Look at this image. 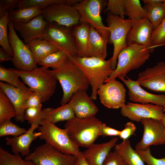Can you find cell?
I'll return each mask as SVG.
<instances>
[{"label": "cell", "mask_w": 165, "mask_h": 165, "mask_svg": "<svg viewBox=\"0 0 165 165\" xmlns=\"http://www.w3.org/2000/svg\"><path fill=\"white\" fill-rule=\"evenodd\" d=\"M69 59L88 80L91 87L90 97L93 100H96L98 89L105 83L114 70L111 66V58L107 60L96 57L77 56Z\"/></svg>", "instance_id": "6da1fadb"}, {"label": "cell", "mask_w": 165, "mask_h": 165, "mask_svg": "<svg viewBox=\"0 0 165 165\" xmlns=\"http://www.w3.org/2000/svg\"><path fill=\"white\" fill-rule=\"evenodd\" d=\"M49 71L62 87L63 93L61 105L68 103L75 92L79 90H86L90 85L82 72L69 58L61 67Z\"/></svg>", "instance_id": "7a4b0ae2"}, {"label": "cell", "mask_w": 165, "mask_h": 165, "mask_svg": "<svg viewBox=\"0 0 165 165\" xmlns=\"http://www.w3.org/2000/svg\"><path fill=\"white\" fill-rule=\"evenodd\" d=\"M103 123L95 116L84 118L76 117L66 121L64 128L73 141L79 147L88 148L100 136Z\"/></svg>", "instance_id": "3957f363"}, {"label": "cell", "mask_w": 165, "mask_h": 165, "mask_svg": "<svg viewBox=\"0 0 165 165\" xmlns=\"http://www.w3.org/2000/svg\"><path fill=\"white\" fill-rule=\"evenodd\" d=\"M152 52L149 48L136 43L127 46L119 53L116 68L105 82L125 78L131 71L139 68L148 61Z\"/></svg>", "instance_id": "277c9868"}, {"label": "cell", "mask_w": 165, "mask_h": 165, "mask_svg": "<svg viewBox=\"0 0 165 165\" xmlns=\"http://www.w3.org/2000/svg\"><path fill=\"white\" fill-rule=\"evenodd\" d=\"M12 69L24 84L40 95L42 103L49 100L54 93L57 80L48 68L41 66L26 71Z\"/></svg>", "instance_id": "5b68a950"}, {"label": "cell", "mask_w": 165, "mask_h": 165, "mask_svg": "<svg viewBox=\"0 0 165 165\" xmlns=\"http://www.w3.org/2000/svg\"><path fill=\"white\" fill-rule=\"evenodd\" d=\"M38 128V137L46 143L64 153L76 156L82 153L79 147L69 137L67 130L61 129L45 119H43Z\"/></svg>", "instance_id": "8992f818"}, {"label": "cell", "mask_w": 165, "mask_h": 165, "mask_svg": "<svg viewBox=\"0 0 165 165\" xmlns=\"http://www.w3.org/2000/svg\"><path fill=\"white\" fill-rule=\"evenodd\" d=\"M106 22L109 32L108 42L112 44L113 50L111 66L114 70L116 67L117 57L120 52L127 46V38L132 25V21L129 19L122 18L109 13Z\"/></svg>", "instance_id": "52a82bcc"}, {"label": "cell", "mask_w": 165, "mask_h": 165, "mask_svg": "<svg viewBox=\"0 0 165 165\" xmlns=\"http://www.w3.org/2000/svg\"><path fill=\"white\" fill-rule=\"evenodd\" d=\"M105 2L102 0H81L73 6L79 14L80 23L90 24L104 38L108 40L109 31L107 26L104 24L101 16Z\"/></svg>", "instance_id": "ba28073f"}, {"label": "cell", "mask_w": 165, "mask_h": 165, "mask_svg": "<svg viewBox=\"0 0 165 165\" xmlns=\"http://www.w3.org/2000/svg\"><path fill=\"white\" fill-rule=\"evenodd\" d=\"M72 29L54 23H48L42 38L50 41L71 59L78 56Z\"/></svg>", "instance_id": "9c48e42d"}, {"label": "cell", "mask_w": 165, "mask_h": 165, "mask_svg": "<svg viewBox=\"0 0 165 165\" xmlns=\"http://www.w3.org/2000/svg\"><path fill=\"white\" fill-rule=\"evenodd\" d=\"M8 28L9 40L13 54L11 61L16 69L26 71L37 67L38 64L29 47L19 38L11 21H9Z\"/></svg>", "instance_id": "30bf717a"}, {"label": "cell", "mask_w": 165, "mask_h": 165, "mask_svg": "<svg viewBox=\"0 0 165 165\" xmlns=\"http://www.w3.org/2000/svg\"><path fill=\"white\" fill-rule=\"evenodd\" d=\"M77 156L62 153L45 143L36 147L24 160L35 165H75Z\"/></svg>", "instance_id": "8fae6325"}, {"label": "cell", "mask_w": 165, "mask_h": 165, "mask_svg": "<svg viewBox=\"0 0 165 165\" xmlns=\"http://www.w3.org/2000/svg\"><path fill=\"white\" fill-rule=\"evenodd\" d=\"M44 18L48 23H54L73 28L80 23L79 14L73 6L55 3L42 9Z\"/></svg>", "instance_id": "7c38bea8"}, {"label": "cell", "mask_w": 165, "mask_h": 165, "mask_svg": "<svg viewBox=\"0 0 165 165\" xmlns=\"http://www.w3.org/2000/svg\"><path fill=\"white\" fill-rule=\"evenodd\" d=\"M126 93L123 85L116 80L105 82L97 91L101 103L109 109L123 107L125 104Z\"/></svg>", "instance_id": "4fadbf2b"}, {"label": "cell", "mask_w": 165, "mask_h": 165, "mask_svg": "<svg viewBox=\"0 0 165 165\" xmlns=\"http://www.w3.org/2000/svg\"><path fill=\"white\" fill-rule=\"evenodd\" d=\"M143 127L142 137L135 146V150H144L151 145L164 144L165 128L161 120L153 119L142 120Z\"/></svg>", "instance_id": "5bb4252c"}, {"label": "cell", "mask_w": 165, "mask_h": 165, "mask_svg": "<svg viewBox=\"0 0 165 165\" xmlns=\"http://www.w3.org/2000/svg\"><path fill=\"white\" fill-rule=\"evenodd\" d=\"M164 112L162 106L130 102L125 104L120 109V113L123 116L137 122L146 119L161 120Z\"/></svg>", "instance_id": "9a60e30c"}, {"label": "cell", "mask_w": 165, "mask_h": 165, "mask_svg": "<svg viewBox=\"0 0 165 165\" xmlns=\"http://www.w3.org/2000/svg\"><path fill=\"white\" fill-rule=\"evenodd\" d=\"M136 80L141 86L154 91L165 93V62H158L140 72Z\"/></svg>", "instance_id": "2e32d148"}, {"label": "cell", "mask_w": 165, "mask_h": 165, "mask_svg": "<svg viewBox=\"0 0 165 165\" xmlns=\"http://www.w3.org/2000/svg\"><path fill=\"white\" fill-rule=\"evenodd\" d=\"M0 88L9 99L15 109V120L23 122L25 120V104L33 91L24 83L19 87H15L1 81Z\"/></svg>", "instance_id": "e0dca14e"}, {"label": "cell", "mask_w": 165, "mask_h": 165, "mask_svg": "<svg viewBox=\"0 0 165 165\" xmlns=\"http://www.w3.org/2000/svg\"><path fill=\"white\" fill-rule=\"evenodd\" d=\"M120 79L126 85L128 90L129 100L131 101L140 104H152L163 107L165 105V95L155 94L143 89L137 80L126 77Z\"/></svg>", "instance_id": "ac0fdd59"}, {"label": "cell", "mask_w": 165, "mask_h": 165, "mask_svg": "<svg viewBox=\"0 0 165 165\" xmlns=\"http://www.w3.org/2000/svg\"><path fill=\"white\" fill-rule=\"evenodd\" d=\"M132 25L127 38V46L133 43L145 46L152 49L151 38L153 26L147 18L131 20Z\"/></svg>", "instance_id": "d6986e66"}, {"label": "cell", "mask_w": 165, "mask_h": 165, "mask_svg": "<svg viewBox=\"0 0 165 165\" xmlns=\"http://www.w3.org/2000/svg\"><path fill=\"white\" fill-rule=\"evenodd\" d=\"M12 22L14 29L19 32L26 44L34 39L42 38L48 24L42 14L27 23Z\"/></svg>", "instance_id": "ffe728a7"}, {"label": "cell", "mask_w": 165, "mask_h": 165, "mask_svg": "<svg viewBox=\"0 0 165 165\" xmlns=\"http://www.w3.org/2000/svg\"><path fill=\"white\" fill-rule=\"evenodd\" d=\"M93 100L86 90H79L73 94L68 103L75 117L84 118L95 116L98 111Z\"/></svg>", "instance_id": "44dd1931"}, {"label": "cell", "mask_w": 165, "mask_h": 165, "mask_svg": "<svg viewBox=\"0 0 165 165\" xmlns=\"http://www.w3.org/2000/svg\"><path fill=\"white\" fill-rule=\"evenodd\" d=\"M37 123L31 125L29 129L22 135L13 138H6V144L11 147L12 151L15 154H21L26 156L30 153V147L32 142L38 137L39 133L34 132L39 127Z\"/></svg>", "instance_id": "7402d4cb"}, {"label": "cell", "mask_w": 165, "mask_h": 165, "mask_svg": "<svg viewBox=\"0 0 165 165\" xmlns=\"http://www.w3.org/2000/svg\"><path fill=\"white\" fill-rule=\"evenodd\" d=\"M118 139V137H114L107 142L94 143L82 152V155L89 165H104L106 158Z\"/></svg>", "instance_id": "603a6c76"}, {"label": "cell", "mask_w": 165, "mask_h": 165, "mask_svg": "<svg viewBox=\"0 0 165 165\" xmlns=\"http://www.w3.org/2000/svg\"><path fill=\"white\" fill-rule=\"evenodd\" d=\"M108 42V40L104 38L94 28L90 26L87 57H96L105 59L107 55Z\"/></svg>", "instance_id": "cb8c5ba5"}, {"label": "cell", "mask_w": 165, "mask_h": 165, "mask_svg": "<svg viewBox=\"0 0 165 165\" xmlns=\"http://www.w3.org/2000/svg\"><path fill=\"white\" fill-rule=\"evenodd\" d=\"M90 27L89 24L82 22L73 28V33L79 57H87Z\"/></svg>", "instance_id": "d4e9b609"}, {"label": "cell", "mask_w": 165, "mask_h": 165, "mask_svg": "<svg viewBox=\"0 0 165 165\" xmlns=\"http://www.w3.org/2000/svg\"><path fill=\"white\" fill-rule=\"evenodd\" d=\"M42 113L43 119L55 124L60 121H68L75 117L68 103L55 108H45L42 109Z\"/></svg>", "instance_id": "484cf974"}, {"label": "cell", "mask_w": 165, "mask_h": 165, "mask_svg": "<svg viewBox=\"0 0 165 165\" xmlns=\"http://www.w3.org/2000/svg\"><path fill=\"white\" fill-rule=\"evenodd\" d=\"M27 44L37 64L49 54L59 50L50 41L43 38L34 39Z\"/></svg>", "instance_id": "4316f807"}, {"label": "cell", "mask_w": 165, "mask_h": 165, "mask_svg": "<svg viewBox=\"0 0 165 165\" xmlns=\"http://www.w3.org/2000/svg\"><path fill=\"white\" fill-rule=\"evenodd\" d=\"M114 148L122 156L127 165H145L141 157L132 148L129 140L116 144Z\"/></svg>", "instance_id": "83f0119b"}, {"label": "cell", "mask_w": 165, "mask_h": 165, "mask_svg": "<svg viewBox=\"0 0 165 165\" xmlns=\"http://www.w3.org/2000/svg\"><path fill=\"white\" fill-rule=\"evenodd\" d=\"M40 8L34 6L19 7L9 12V20L22 23H27L36 16L43 14Z\"/></svg>", "instance_id": "f1b7e54d"}, {"label": "cell", "mask_w": 165, "mask_h": 165, "mask_svg": "<svg viewBox=\"0 0 165 165\" xmlns=\"http://www.w3.org/2000/svg\"><path fill=\"white\" fill-rule=\"evenodd\" d=\"M143 7L147 13V18L155 29L165 17V6L163 2L145 5Z\"/></svg>", "instance_id": "f546056e"}, {"label": "cell", "mask_w": 165, "mask_h": 165, "mask_svg": "<svg viewBox=\"0 0 165 165\" xmlns=\"http://www.w3.org/2000/svg\"><path fill=\"white\" fill-rule=\"evenodd\" d=\"M68 58L64 52L59 50L49 54L38 64L48 69L51 68L53 69H56L62 66Z\"/></svg>", "instance_id": "4dcf8cb0"}, {"label": "cell", "mask_w": 165, "mask_h": 165, "mask_svg": "<svg viewBox=\"0 0 165 165\" xmlns=\"http://www.w3.org/2000/svg\"><path fill=\"white\" fill-rule=\"evenodd\" d=\"M126 15L131 20L147 18V13L139 0H124Z\"/></svg>", "instance_id": "1f68e13d"}, {"label": "cell", "mask_w": 165, "mask_h": 165, "mask_svg": "<svg viewBox=\"0 0 165 165\" xmlns=\"http://www.w3.org/2000/svg\"><path fill=\"white\" fill-rule=\"evenodd\" d=\"M16 115V111L12 103L0 90V123L10 120Z\"/></svg>", "instance_id": "d6a6232c"}, {"label": "cell", "mask_w": 165, "mask_h": 165, "mask_svg": "<svg viewBox=\"0 0 165 165\" xmlns=\"http://www.w3.org/2000/svg\"><path fill=\"white\" fill-rule=\"evenodd\" d=\"M8 12L4 16L0 18V45L5 51L12 57L13 54L9 44L8 28L9 20Z\"/></svg>", "instance_id": "836d02e7"}, {"label": "cell", "mask_w": 165, "mask_h": 165, "mask_svg": "<svg viewBox=\"0 0 165 165\" xmlns=\"http://www.w3.org/2000/svg\"><path fill=\"white\" fill-rule=\"evenodd\" d=\"M0 165H35L31 161L23 160L20 154H11L0 148Z\"/></svg>", "instance_id": "e575fe53"}, {"label": "cell", "mask_w": 165, "mask_h": 165, "mask_svg": "<svg viewBox=\"0 0 165 165\" xmlns=\"http://www.w3.org/2000/svg\"><path fill=\"white\" fill-rule=\"evenodd\" d=\"M27 130L12 123L10 120L0 123V137L12 135L14 137L20 136Z\"/></svg>", "instance_id": "d590c367"}, {"label": "cell", "mask_w": 165, "mask_h": 165, "mask_svg": "<svg viewBox=\"0 0 165 165\" xmlns=\"http://www.w3.org/2000/svg\"><path fill=\"white\" fill-rule=\"evenodd\" d=\"M19 75L13 71L12 68H6L1 66L0 67V80L1 82L15 87H19L23 85L19 80Z\"/></svg>", "instance_id": "8d00e7d4"}, {"label": "cell", "mask_w": 165, "mask_h": 165, "mask_svg": "<svg viewBox=\"0 0 165 165\" xmlns=\"http://www.w3.org/2000/svg\"><path fill=\"white\" fill-rule=\"evenodd\" d=\"M151 49L165 46V17L158 26L154 29L151 38Z\"/></svg>", "instance_id": "74e56055"}, {"label": "cell", "mask_w": 165, "mask_h": 165, "mask_svg": "<svg viewBox=\"0 0 165 165\" xmlns=\"http://www.w3.org/2000/svg\"><path fill=\"white\" fill-rule=\"evenodd\" d=\"M104 11L113 15L125 18L126 13L124 0H108Z\"/></svg>", "instance_id": "f35d334b"}, {"label": "cell", "mask_w": 165, "mask_h": 165, "mask_svg": "<svg viewBox=\"0 0 165 165\" xmlns=\"http://www.w3.org/2000/svg\"><path fill=\"white\" fill-rule=\"evenodd\" d=\"M55 3H64L70 5L71 0H21L19 7L29 6L39 7L42 9Z\"/></svg>", "instance_id": "ab89813d"}, {"label": "cell", "mask_w": 165, "mask_h": 165, "mask_svg": "<svg viewBox=\"0 0 165 165\" xmlns=\"http://www.w3.org/2000/svg\"><path fill=\"white\" fill-rule=\"evenodd\" d=\"M136 151L147 165H165V156L160 159L155 158L152 155L150 147Z\"/></svg>", "instance_id": "60d3db41"}, {"label": "cell", "mask_w": 165, "mask_h": 165, "mask_svg": "<svg viewBox=\"0 0 165 165\" xmlns=\"http://www.w3.org/2000/svg\"><path fill=\"white\" fill-rule=\"evenodd\" d=\"M24 119L31 125L34 123L40 124L43 119L42 109L37 108H30L25 109Z\"/></svg>", "instance_id": "b9f144b4"}, {"label": "cell", "mask_w": 165, "mask_h": 165, "mask_svg": "<svg viewBox=\"0 0 165 165\" xmlns=\"http://www.w3.org/2000/svg\"><path fill=\"white\" fill-rule=\"evenodd\" d=\"M21 0H0V18L8 12L18 8Z\"/></svg>", "instance_id": "7bdbcfd3"}, {"label": "cell", "mask_w": 165, "mask_h": 165, "mask_svg": "<svg viewBox=\"0 0 165 165\" xmlns=\"http://www.w3.org/2000/svg\"><path fill=\"white\" fill-rule=\"evenodd\" d=\"M104 165H127L122 156L114 150L110 152L104 162Z\"/></svg>", "instance_id": "ee69618b"}, {"label": "cell", "mask_w": 165, "mask_h": 165, "mask_svg": "<svg viewBox=\"0 0 165 165\" xmlns=\"http://www.w3.org/2000/svg\"><path fill=\"white\" fill-rule=\"evenodd\" d=\"M136 127L132 122H128L124 125V128L120 130L119 135V138L123 141H126L132 135L135 134Z\"/></svg>", "instance_id": "f6af8a7d"}, {"label": "cell", "mask_w": 165, "mask_h": 165, "mask_svg": "<svg viewBox=\"0 0 165 165\" xmlns=\"http://www.w3.org/2000/svg\"><path fill=\"white\" fill-rule=\"evenodd\" d=\"M42 100L40 95L37 93L33 92L27 101L25 109L30 108H35L42 109Z\"/></svg>", "instance_id": "bcb514c9"}, {"label": "cell", "mask_w": 165, "mask_h": 165, "mask_svg": "<svg viewBox=\"0 0 165 165\" xmlns=\"http://www.w3.org/2000/svg\"><path fill=\"white\" fill-rule=\"evenodd\" d=\"M120 130L110 127L103 123L101 127L100 136L103 137L119 136Z\"/></svg>", "instance_id": "7dc6e473"}, {"label": "cell", "mask_w": 165, "mask_h": 165, "mask_svg": "<svg viewBox=\"0 0 165 165\" xmlns=\"http://www.w3.org/2000/svg\"><path fill=\"white\" fill-rule=\"evenodd\" d=\"M12 57L2 48H0V62L11 61Z\"/></svg>", "instance_id": "c3c4849f"}, {"label": "cell", "mask_w": 165, "mask_h": 165, "mask_svg": "<svg viewBox=\"0 0 165 165\" xmlns=\"http://www.w3.org/2000/svg\"><path fill=\"white\" fill-rule=\"evenodd\" d=\"M75 165H89L81 154L77 157Z\"/></svg>", "instance_id": "681fc988"}, {"label": "cell", "mask_w": 165, "mask_h": 165, "mask_svg": "<svg viewBox=\"0 0 165 165\" xmlns=\"http://www.w3.org/2000/svg\"><path fill=\"white\" fill-rule=\"evenodd\" d=\"M164 0H143V2L145 5H151L154 3L160 2H163Z\"/></svg>", "instance_id": "f907efd6"}, {"label": "cell", "mask_w": 165, "mask_h": 165, "mask_svg": "<svg viewBox=\"0 0 165 165\" xmlns=\"http://www.w3.org/2000/svg\"><path fill=\"white\" fill-rule=\"evenodd\" d=\"M161 121L165 128V113H164ZM165 146V141L164 144Z\"/></svg>", "instance_id": "816d5d0a"}, {"label": "cell", "mask_w": 165, "mask_h": 165, "mask_svg": "<svg viewBox=\"0 0 165 165\" xmlns=\"http://www.w3.org/2000/svg\"><path fill=\"white\" fill-rule=\"evenodd\" d=\"M163 111L164 112H165V105L163 106Z\"/></svg>", "instance_id": "f5cc1de1"}, {"label": "cell", "mask_w": 165, "mask_h": 165, "mask_svg": "<svg viewBox=\"0 0 165 165\" xmlns=\"http://www.w3.org/2000/svg\"><path fill=\"white\" fill-rule=\"evenodd\" d=\"M163 3L164 6H165V0H164V1L163 2Z\"/></svg>", "instance_id": "db71d44e"}]
</instances>
